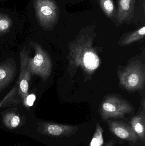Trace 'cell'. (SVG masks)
I'll return each instance as SVG.
<instances>
[{
	"label": "cell",
	"mask_w": 145,
	"mask_h": 146,
	"mask_svg": "<svg viewBox=\"0 0 145 146\" xmlns=\"http://www.w3.org/2000/svg\"><path fill=\"white\" fill-rule=\"evenodd\" d=\"M16 67L11 60L0 64V92L6 88L15 77Z\"/></svg>",
	"instance_id": "obj_10"
},
{
	"label": "cell",
	"mask_w": 145,
	"mask_h": 146,
	"mask_svg": "<svg viewBox=\"0 0 145 146\" xmlns=\"http://www.w3.org/2000/svg\"><path fill=\"white\" fill-rule=\"evenodd\" d=\"M4 125L9 128H16L20 122V117L14 112H9L4 115L3 118Z\"/></svg>",
	"instance_id": "obj_14"
},
{
	"label": "cell",
	"mask_w": 145,
	"mask_h": 146,
	"mask_svg": "<svg viewBox=\"0 0 145 146\" xmlns=\"http://www.w3.org/2000/svg\"><path fill=\"white\" fill-rule=\"evenodd\" d=\"M29 59L26 48H24L20 54V72L18 81V92L23 104L26 105V99L28 95L29 82L32 74L28 65Z\"/></svg>",
	"instance_id": "obj_6"
},
{
	"label": "cell",
	"mask_w": 145,
	"mask_h": 146,
	"mask_svg": "<svg viewBox=\"0 0 145 146\" xmlns=\"http://www.w3.org/2000/svg\"><path fill=\"white\" fill-rule=\"evenodd\" d=\"M12 24V21L8 15L0 13V35L8 32Z\"/></svg>",
	"instance_id": "obj_15"
},
{
	"label": "cell",
	"mask_w": 145,
	"mask_h": 146,
	"mask_svg": "<svg viewBox=\"0 0 145 146\" xmlns=\"http://www.w3.org/2000/svg\"><path fill=\"white\" fill-rule=\"evenodd\" d=\"M116 143V141H115L112 140L110 141L108 143H107L106 145L104 146H114L115 144Z\"/></svg>",
	"instance_id": "obj_18"
},
{
	"label": "cell",
	"mask_w": 145,
	"mask_h": 146,
	"mask_svg": "<svg viewBox=\"0 0 145 146\" xmlns=\"http://www.w3.org/2000/svg\"><path fill=\"white\" fill-rule=\"evenodd\" d=\"M93 39L89 34L80 33L69 46L70 63L81 67L87 72L95 71L100 66V60L92 47Z\"/></svg>",
	"instance_id": "obj_1"
},
{
	"label": "cell",
	"mask_w": 145,
	"mask_h": 146,
	"mask_svg": "<svg viewBox=\"0 0 145 146\" xmlns=\"http://www.w3.org/2000/svg\"><path fill=\"white\" fill-rule=\"evenodd\" d=\"M145 76L144 65L138 61L132 62L119 73L121 85L130 91L142 90Z\"/></svg>",
	"instance_id": "obj_3"
},
{
	"label": "cell",
	"mask_w": 145,
	"mask_h": 146,
	"mask_svg": "<svg viewBox=\"0 0 145 146\" xmlns=\"http://www.w3.org/2000/svg\"><path fill=\"white\" fill-rule=\"evenodd\" d=\"M145 110L134 117L131 121V127L137 135L139 139L145 142Z\"/></svg>",
	"instance_id": "obj_11"
},
{
	"label": "cell",
	"mask_w": 145,
	"mask_h": 146,
	"mask_svg": "<svg viewBox=\"0 0 145 146\" xmlns=\"http://www.w3.org/2000/svg\"><path fill=\"white\" fill-rule=\"evenodd\" d=\"M35 100V96L34 94H28L26 99V106L27 107H31L34 104V101Z\"/></svg>",
	"instance_id": "obj_17"
},
{
	"label": "cell",
	"mask_w": 145,
	"mask_h": 146,
	"mask_svg": "<svg viewBox=\"0 0 145 146\" xmlns=\"http://www.w3.org/2000/svg\"><path fill=\"white\" fill-rule=\"evenodd\" d=\"M108 125L110 131L117 137L125 140L137 142L139 139L131 126L121 121H110Z\"/></svg>",
	"instance_id": "obj_7"
},
{
	"label": "cell",
	"mask_w": 145,
	"mask_h": 146,
	"mask_svg": "<svg viewBox=\"0 0 145 146\" xmlns=\"http://www.w3.org/2000/svg\"><path fill=\"white\" fill-rule=\"evenodd\" d=\"M33 7L37 22L44 30L52 29L57 24L60 11L54 0H34Z\"/></svg>",
	"instance_id": "obj_2"
},
{
	"label": "cell",
	"mask_w": 145,
	"mask_h": 146,
	"mask_svg": "<svg viewBox=\"0 0 145 146\" xmlns=\"http://www.w3.org/2000/svg\"><path fill=\"white\" fill-rule=\"evenodd\" d=\"M133 111V106L128 101L114 95L105 98L100 110L101 117L104 120L110 118H123L126 114Z\"/></svg>",
	"instance_id": "obj_4"
},
{
	"label": "cell",
	"mask_w": 145,
	"mask_h": 146,
	"mask_svg": "<svg viewBox=\"0 0 145 146\" xmlns=\"http://www.w3.org/2000/svg\"><path fill=\"white\" fill-rule=\"evenodd\" d=\"M35 50L34 57L28 59V65L31 74L41 77L46 81L52 72V61L47 53L38 44L33 43Z\"/></svg>",
	"instance_id": "obj_5"
},
{
	"label": "cell",
	"mask_w": 145,
	"mask_h": 146,
	"mask_svg": "<svg viewBox=\"0 0 145 146\" xmlns=\"http://www.w3.org/2000/svg\"><path fill=\"white\" fill-rule=\"evenodd\" d=\"M78 129L79 128L76 126L51 123H45L43 126L45 134L56 137H69L75 134Z\"/></svg>",
	"instance_id": "obj_8"
},
{
	"label": "cell",
	"mask_w": 145,
	"mask_h": 146,
	"mask_svg": "<svg viewBox=\"0 0 145 146\" xmlns=\"http://www.w3.org/2000/svg\"><path fill=\"white\" fill-rule=\"evenodd\" d=\"M100 8L107 18L110 19L116 18L117 10L113 0H96Z\"/></svg>",
	"instance_id": "obj_12"
},
{
	"label": "cell",
	"mask_w": 145,
	"mask_h": 146,
	"mask_svg": "<svg viewBox=\"0 0 145 146\" xmlns=\"http://www.w3.org/2000/svg\"><path fill=\"white\" fill-rule=\"evenodd\" d=\"M145 35V27L144 26L139 29L130 33L127 36H126L122 41V45L126 46L131 44L144 38Z\"/></svg>",
	"instance_id": "obj_13"
},
{
	"label": "cell",
	"mask_w": 145,
	"mask_h": 146,
	"mask_svg": "<svg viewBox=\"0 0 145 146\" xmlns=\"http://www.w3.org/2000/svg\"><path fill=\"white\" fill-rule=\"evenodd\" d=\"M135 0H118L117 21L119 24L129 22L134 16Z\"/></svg>",
	"instance_id": "obj_9"
},
{
	"label": "cell",
	"mask_w": 145,
	"mask_h": 146,
	"mask_svg": "<svg viewBox=\"0 0 145 146\" xmlns=\"http://www.w3.org/2000/svg\"><path fill=\"white\" fill-rule=\"evenodd\" d=\"M103 129L98 123H96V129L89 146H101L104 144Z\"/></svg>",
	"instance_id": "obj_16"
}]
</instances>
